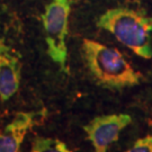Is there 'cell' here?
Instances as JSON below:
<instances>
[{
	"mask_svg": "<svg viewBox=\"0 0 152 152\" xmlns=\"http://www.w3.org/2000/svg\"><path fill=\"white\" fill-rule=\"evenodd\" d=\"M81 56L94 81L100 87L121 90L141 82V73L134 70L115 48L85 38L81 44Z\"/></svg>",
	"mask_w": 152,
	"mask_h": 152,
	"instance_id": "cell-1",
	"label": "cell"
},
{
	"mask_svg": "<svg viewBox=\"0 0 152 152\" xmlns=\"http://www.w3.org/2000/svg\"><path fill=\"white\" fill-rule=\"evenodd\" d=\"M97 26L142 59H152V17L143 10L116 7L98 17Z\"/></svg>",
	"mask_w": 152,
	"mask_h": 152,
	"instance_id": "cell-2",
	"label": "cell"
},
{
	"mask_svg": "<svg viewBox=\"0 0 152 152\" xmlns=\"http://www.w3.org/2000/svg\"><path fill=\"white\" fill-rule=\"evenodd\" d=\"M71 6V0H51L45 6V10L41 16L48 55L65 73H68V49L65 41L69 31Z\"/></svg>",
	"mask_w": 152,
	"mask_h": 152,
	"instance_id": "cell-3",
	"label": "cell"
},
{
	"mask_svg": "<svg viewBox=\"0 0 152 152\" xmlns=\"http://www.w3.org/2000/svg\"><path fill=\"white\" fill-rule=\"evenodd\" d=\"M132 122L127 114L102 115L92 118L83 131L87 134V140L91 142L95 152H107L110 144L120 139L121 132Z\"/></svg>",
	"mask_w": 152,
	"mask_h": 152,
	"instance_id": "cell-4",
	"label": "cell"
},
{
	"mask_svg": "<svg viewBox=\"0 0 152 152\" xmlns=\"http://www.w3.org/2000/svg\"><path fill=\"white\" fill-rule=\"evenodd\" d=\"M22 61L15 50L0 37V100H9L19 89Z\"/></svg>",
	"mask_w": 152,
	"mask_h": 152,
	"instance_id": "cell-5",
	"label": "cell"
},
{
	"mask_svg": "<svg viewBox=\"0 0 152 152\" xmlns=\"http://www.w3.org/2000/svg\"><path fill=\"white\" fill-rule=\"evenodd\" d=\"M38 113L18 112L0 132V152H19L22 143L31 131Z\"/></svg>",
	"mask_w": 152,
	"mask_h": 152,
	"instance_id": "cell-6",
	"label": "cell"
},
{
	"mask_svg": "<svg viewBox=\"0 0 152 152\" xmlns=\"http://www.w3.org/2000/svg\"><path fill=\"white\" fill-rule=\"evenodd\" d=\"M31 152H72L64 142L54 137L36 136L32 142Z\"/></svg>",
	"mask_w": 152,
	"mask_h": 152,
	"instance_id": "cell-7",
	"label": "cell"
},
{
	"mask_svg": "<svg viewBox=\"0 0 152 152\" xmlns=\"http://www.w3.org/2000/svg\"><path fill=\"white\" fill-rule=\"evenodd\" d=\"M125 152H152V135H147L134 142Z\"/></svg>",
	"mask_w": 152,
	"mask_h": 152,
	"instance_id": "cell-8",
	"label": "cell"
}]
</instances>
